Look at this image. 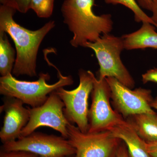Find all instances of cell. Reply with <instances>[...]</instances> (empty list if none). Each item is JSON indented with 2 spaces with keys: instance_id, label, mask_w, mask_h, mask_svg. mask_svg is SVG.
Returning <instances> with one entry per match:
<instances>
[{
  "instance_id": "obj_1",
  "label": "cell",
  "mask_w": 157,
  "mask_h": 157,
  "mask_svg": "<svg viewBox=\"0 0 157 157\" xmlns=\"http://www.w3.org/2000/svg\"><path fill=\"white\" fill-rule=\"evenodd\" d=\"M15 9L1 5L0 31L9 34L14 41L16 58L12 70L16 76H37L36 61L39 46L45 36L55 26V21H50L41 28L32 31L25 28L14 20Z\"/></svg>"
},
{
  "instance_id": "obj_2",
  "label": "cell",
  "mask_w": 157,
  "mask_h": 157,
  "mask_svg": "<svg viewBox=\"0 0 157 157\" xmlns=\"http://www.w3.org/2000/svg\"><path fill=\"white\" fill-rule=\"evenodd\" d=\"M95 0H65L61 11L63 22L73 34L70 43L73 47H84L94 42L101 35L110 33L113 21L110 14L97 15L93 11Z\"/></svg>"
},
{
  "instance_id": "obj_3",
  "label": "cell",
  "mask_w": 157,
  "mask_h": 157,
  "mask_svg": "<svg viewBox=\"0 0 157 157\" xmlns=\"http://www.w3.org/2000/svg\"><path fill=\"white\" fill-rule=\"evenodd\" d=\"M58 81L52 84L47 81L50 79L48 73L39 74L35 81L20 80L14 78L12 74L0 78V94L8 98H17L31 107L41 106L46 101L49 94L58 89L73 83L71 76H64L57 68Z\"/></svg>"
},
{
  "instance_id": "obj_4",
  "label": "cell",
  "mask_w": 157,
  "mask_h": 157,
  "mask_svg": "<svg viewBox=\"0 0 157 157\" xmlns=\"http://www.w3.org/2000/svg\"><path fill=\"white\" fill-rule=\"evenodd\" d=\"M84 47L92 49L100 66L98 79L113 77L130 89L134 88V78L122 61L121 54L124 49L122 37L106 34L94 42H87Z\"/></svg>"
},
{
  "instance_id": "obj_5",
  "label": "cell",
  "mask_w": 157,
  "mask_h": 157,
  "mask_svg": "<svg viewBox=\"0 0 157 157\" xmlns=\"http://www.w3.org/2000/svg\"><path fill=\"white\" fill-rule=\"evenodd\" d=\"M93 73L90 70H78L79 85L71 90L63 87L55 91L65 105L64 113L67 120L75 124L83 133L88 132V100L93 88Z\"/></svg>"
},
{
  "instance_id": "obj_6",
  "label": "cell",
  "mask_w": 157,
  "mask_h": 157,
  "mask_svg": "<svg viewBox=\"0 0 157 157\" xmlns=\"http://www.w3.org/2000/svg\"><path fill=\"white\" fill-rule=\"evenodd\" d=\"M93 88L91 104L89 111L88 132L98 133L108 131L123 124L126 120L110 105V90L106 78L98 79L93 74Z\"/></svg>"
},
{
  "instance_id": "obj_7",
  "label": "cell",
  "mask_w": 157,
  "mask_h": 157,
  "mask_svg": "<svg viewBox=\"0 0 157 157\" xmlns=\"http://www.w3.org/2000/svg\"><path fill=\"white\" fill-rule=\"evenodd\" d=\"M2 150L24 151L40 157H68L76 153L75 148L68 139L62 136L35 132L14 141L3 144Z\"/></svg>"
},
{
  "instance_id": "obj_8",
  "label": "cell",
  "mask_w": 157,
  "mask_h": 157,
  "mask_svg": "<svg viewBox=\"0 0 157 157\" xmlns=\"http://www.w3.org/2000/svg\"><path fill=\"white\" fill-rule=\"evenodd\" d=\"M68 140L75 148V157H113L122 140L109 131L83 133L69 122Z\"/></svg>"
},
{
  "instance_id": "obj_9",
  "label": "cell",
  "mask_w": 157,
  "mask_h": 157,
  "mask_svg": "<svg viewBox=\"0 0 157 157\" xmlns=\"http://www.w3.org/2000/svg\"><path fill=\"white\" fill-rule=\"evenodd\" d=\"M110 90V98L115 110L125 119L141 113H155L151 104V90L139 87L132 90L113 77L106 78Z\"/></svg>"
},
{
  "instance_id": "obj_10",
  "label": "cell",
  "mask_w": 157,
  "mask_h": 157,
  "mask_svg": "<svg viewBox=\"0 0 157 157\" xmlns=\"http://www.w3.org/2000/svg\"><path fill=\"white\" fill-rule=\"evenodd\" d=\"M65 105L55 91L49 94L41 106L28 107L29 111V122L23 129L21 137L29 135L39 127L52 128L60 133L62 137L68 139L67 125L69 121L64 113Z\"/></svg>"
},
{
  "instance_id": "obj_11",
  "label": "cell",
  "mask_w": 157,
  "mask_h": 157,
  "mask_svg": "<svg viewBox=\"0 0 157 157\" xmlns=\"http://www.w3.org/2000/svg\"><path fill=\"white\" fill-rule=\"evenodd\" d=\"M6 98L2 106L5 115L0 132V138L3 144L20 138L23 129L30 119L28 108L24 107L22 101L15 98Z\"/></svg>"
},
{
  "instance_id": "obj_12",
  "label": "cell",
  "mask_w": 157,
  "mask_h": 157,
  "mask_svg": "<svg viewBox=\"0 0 157 157\" xmlns=\"http://www.w3.org/2000/svg\"><path fill=\"white\" fill-rule=\"evenodd\" d=\"M113 137L123 141L126 145L130 157H151L147 151L145 141L126 121L109 129Z\"/></svg>"
},
{
  "instance_id": "obj_13",
  "label": "cell",
  "mask_w": 157,
  "mask_h": 157,
  "mask_svg": "<svg viewBox=\"0 0 157 157\" xmlns=\"http://www.w3.org/2000/svg\"><path fill=\"white\" fill-rule=\"evenodd\" d=\"M142 23L139 29L121 37L125 49L131 50L147 48L157 49V33L155 26L148 22Z\"/></svg>"
},
{
  "instance_id": "obj_14",
  "label": "cell",
  "mask_w": 157,
  "mask_h": 157,
  "mask_svg": "<svg viewBox=\"0 0 157 157\" xmlns=\"http://www.w3.org/2000/svg\"><path fill=\"white\" fill-rule=\"evenodd\" d=\"M125 120L146 142L157 140V113H141L129 116Z\"/></svg>"
},
{
  "instance_id": "obj_15",
  "label": "cell",
  "mask_w": 157,
  "mask_h": 157,
  "mask_svg": "<svg viewBox=\"0 0 157 157\" xmlns=\"http://www.w3.org/2000/svg\"><path fill=\"white\" fill-rule=\"evenodd\" d=\"M15 51L6 33L0 31V73L2 76L12 74L15 63Z\"/></svg>"
},
{
  "instance_id": "obj_16",
  "label": "cell",
  "mask_w": 157,
  "mask_h": 157,
  "mask_svg": "<svg viewBox=\"0 0 157 157\" xmlns=\"http://www.w3.org/2000/svg\"><path fill=\"white\" fill-rule=\"evenodd\" d=\"M104 2L107 4L113 5L120 4L125 6L134 13L135 21L137 22H148L155 26L154 22L151 17L148 16L142 10L136 0H104Z\"/></svg>"
},
{
  "instance_id": "obj_17",
  "label": "cell",
  "mask_w": 157,
  "mask_h": 157,
  "mask_svg": "<svg viewBox=\"0 0 157 157\" xmlns=\"http://www.w3.org/2000/svg\"><path fill=\"white\" fill-rule=\"evenodd\" d=\"M55 0H31L30 9L41 18H48L53 13Z\"/></svg>"
},
{
  "instance_id": "obj_18",
  "label": "cell",
  "mask_w": 157,
  "mask_h": 157,
  "mask_svg": "<svg viewBox=\"0 0 157 157\" xmlns=\"http://www.w3.org/2000/svg\"><path fill=\"white\" fill-rule=\"evenodd\" d=\"M31 0H0L1 5L25 14L30 9Z\"/></svg>"
},
{
  "instance_id": "obj_19",
  "label": "cell",
  "mask_w": 157,
  "mask_h": 157,
  "mask_svg": "<svg viewBox=\"0 0 157 157\" xmlns=\"http://www.w3.org/2000/svg\"><path fill=\"white\" fill-rule=\"evenodd\" d=\"M0 157H39L38 155L24 151H12L0 152Z\"/></svg>"
},
{
  "instance_id": "obj_20",
  "label": "cell",
  "mask_w": 157,
  "mask_h": 157,
  "mask_svg": "<svg viewBox=\"0 0 157 157\" xmlns=\"http://www.w3.org/2000/svg\"><path fill=\"white\" fill-rule=\"evenodd\" d=\"M142 81L144 84L150 82L157 83V68L147 70L142 74Z\"/></svg>"
},
{
  "instance_id": "obj_21",
  "label": "cell",
  "mask_w": 157,
  "mask_h": 157,
  "mask_svg": "<svg viewBox=\"0 0 157 157\" xmlns=\"http://www.w3.org/2000/svg\"><path fill=\"white\" fill-rule=\"evenodd\" d=\"M113 157H130L126 145L123 141L121 142Z\"/></svg>"
},
{
  "instance_id": "obj_22",
  "label": "cell",
  "mask_w": 157,
  "mask_h": 157,
  "mask_svg": "<svg viewBox=\"0 0 157 157\" xmlns=\"http://www.w3.org/2000/svg\"><path fill=\"white\" fill-rule=\"evenodd\" d=\"M145 147L151 157H157V140L151 142L145 141Z\"/></svg>"
},
{
  "instance_id": "obj_23",
  "label": "cell",
  "mask_w": 157,
  "mask_h": 157,
  "mask_svg": "<svg viewBox=\"0 0 157 157\" xmlns=\"http://www.w3.org/2000/svg\"><path fill=\"white\" fill-rule=\"evenodd\" d=\"M151 19L154 22L155 26L157 28V0H152L151 11Z\"/></svg>"
},
{
  "instance_id": "obj_24",
  "label": "cell",
  "mask_w": 157,
  "mask_h": 157,
  "mask_svg": "<svg viewBox=\"0 0 157 157\" xmlns=\"http://www.w3.org/2000/svg\"><path fill=\"white\" fill-rule=\"evenodd\" d=\"M138 5L142 9L151 11L152 0H137Z\"/></svg>"
},
{
  "instance_id": "obj_25",
  "label": "cell",
  "mask_w": 157,
  "mask_h": 157,
  "mask_svg": "<svg viewBox=\"0 0 157 157\" xmlns=\"http://www.w3.org/2000/svg\"><path fill=\"white\" fill-rule=\"evenodd\" d=\"M152 108L157 110V96L155 98H154L153 101L151 104Z\"/></svg>"
},
{
  "instance_id": "obj_26",
  "label": "cell",
  "mask_w": 157,
  "mask_h": 157,
  "mask_svg": "<svg viewBox=\"0 0 157 157\" xmlns=\"http://www.w3.org/2000/svg\"><path fill=\"white\" fill-rule=\"evenodd\" d=\"M68 157H75V155H73L70 156Z\"/></svg>"
},
{
  "instance_id": "obj_27",
  "label": "cell",
  "mask_w": 157,
  "mask_h": 157,
  "mask_svg": "<svg viewBox=\"0 0 157 157\" xmlns=\"http://www.w3.org/2000/svg\"></svg>"
}]
</instances>
